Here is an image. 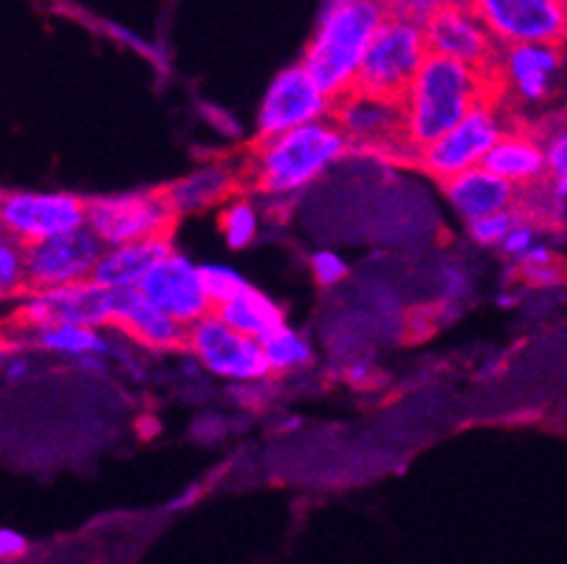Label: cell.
I'll list each match as a JSON object with an SVG mask.
<instances>
[{"label": "cell", "instance_id": "1", "mask_svg": "<svg viewBox=\"0 0 567 564\" xmlns=\"http://www.w3.org/2000/svg\"><path fill=\"white\" fill-rule=\"evenodd\" d=\"M350 153L348 139L331 119L300 124L255 144L240 170V186L266 201H286L306 193Z\"/></svg>", "mask_w": 567, "mask_h": 564}, {"label": "cell", "instance_id": "2", "mask_svg": "<svg viewBox=\"0 0 567 564\" xmlns=\"http://www.w3.org/2000/svg\"><path fill=\"white\" fill-rule=\"evenodd\" d=\"M503 93L499 74H486L441 54H426L421 69L401 96L404 107V144L415 153L461 122L483 96Z\"/></svg>", "mask_w": 567, "mask_h": 564}, {"label": "cell", "instance_id": "3", "mask_svg": "<svg viewBox=\"0 0 567 564\" xmlns=\"http://www.w3.org/2000/svg\"><path fill=\"white\" fill-rule=\"evenodd\" d=\"M384 18V0H342L319 14L302 65L331 100L355 85V71Z\"/></svg>", "mask_w": 567, "mask_h": 564}, {"label": "cell", "instance_id": "4", "mask_svg": "<svg viewBox=\"0 0 567 564\" xmlns=\"http://www.w3.org/2000/svg\"><path fill=\"white\" fill-rule=\"evenodd\" d=\"M503 93H488L483 96L466 116L450 131L421 147L415 153L417 167L430 173L435 181H446L463 170L481 167L488 150L494 147L499 136L505 133L503 105H499Z\"/></svg>", "mask_w": 567, "mask_h": 564}, {"label": "cell", "instance_id": "5", "mask_svg": "<svg viewBox=\"0 0 567 564\" xmlns=\"http://www.w3.org/2000/svg\"><path fill=\"white\" fill-rule=\"evenodd\" d=\"M426 54L424 29L384 18L364 51L353 88L401 100Z\"/></svg>", "mask_w": 567, "mask_h": 564}, {"label": "cell", "instance_id": "6", "mask_svg": "<svg viewBox=\"0 0 567 564\" xmlns=\"http://www.w3.org/2000/svg\"><path fill=\"white\" fill-rule=\"evenodd\" d=\"M178 221L164 189L144 193L105 195L87 201L85 226L100 237L102 246L147 240V237L169 235Z\"/></svg>", "mask_w": 567, "mask_h": 564}, {"label": "cell", "instance_id": "7", "mask_svg": "<svg viewBox=\"0 0 567 564\" xmlns=\"http://www.w3.org/2000/svg\"><path fill=\"white\" fill-rule=\"evenodd\" d=\"M184 350H189L206 372H213L215 379H224L229 384H255V381L271 379L260 341L237 334L215 314H206L198 322L189 325L184 336Z\"/></svg>", "mask_w": 567, "mask_h": 564}, {"label": "cell", "instance_id": "8", "mask_svg": "<svg viewBox=\"0 0 567 564\" xmlns=\"http://www.w3.org/2000/svg\"><path fill=\"white\" fill-rule=\"evenodd\" d=\"M328 119L342 131L350 150L410 153L404 144V107L393 96L350 88L333 100Z\"/></svg>", "mask_w": 567, "mask_h": 564}, {"label": "cell", "instance_id": "9", "mask_svg": "<svg viewBox=\"0 0 567 564\" xmlns=\"http://www.w3.org/2000/svg\"><path fill=\"white\" fill-rule=\"evenodd\" d=\"M497 45L565 43V0H463Z\"/></svg>", "mask_w": 567, "mask_h": 564}, {"label": "cell", "instance_id": "10", "mask_svg": "<svg viewBox=\"0 0 567 564\" xmlns=\"http://www.w3.org/2000/svg\"><path fill=\"white\" fill-rule=\"evenodd\" d=\"M85 215L87 201L74 193H0V229L23 246L82 229Z\"/></svg>", "mask_w": 567, "mask_h": 564}, {"label": "cell", "instance_id": "11", "mask_svg": "<svg viewBox=\"0 0 567 564\" xmlns=\"http://www.w3.org/2000/svg\"><path fill=\"white\" fill-rule=\"evenodd\" d=\"M113 291L102 288L94 279H82L71 286L25 291L18 305L14 325L40 328V325H85V328H111Z\"/></svg>", "mask_w": 567, "mask_h": 564}, {"label": "cell", "instance_id": "12", "mask_svg": "<svg viewBox=\"0 0 567 564\" xmlns=\"http://www.w3.org/2000/svg\"><path fill=\"white\" fill-rule=\"evenodd\" d=\"M333 100L317 85L306 65H291L280 71L266 88V96L257 111V139L277 136L300 124L322 122L331 116Z\"/></svg>", "mask_w": 567, "mask_h": 564}, {"label": "cell", "instance_id": "13", "mask_svg": "<svg viewBox=\"0 0 567 564\" xmlns=\"http://www.w3.org/2000/svg\"><path fill=\"white\" fill-rule=\"evenodd\" d=\"M102 248L105 246L100 243V237L87 226L69 232V235L25 246V283H29V291H43V288H60L91 279Z\"/></svg>", "mask_w": 567, "mask_h": 564}, {"label": "cell", "instance_id": "14", "mask_svg": "<svg viewBox=\"0 0 567 564\" xmlns=\"http://www.w3.org/2000/svg\"><path fill=\"white\" fill-rule=\"evenodd\" d=\"M136 291L158 310H164L169 319L182 322L184 328L198 322L206 314H213V302L206 297L204 279H200V266H195L189 257L178 255L175 248L144 274Z\"/></svg>", "mask_w": 567, "mask_h": 564}, {"label": "cell", "instance_id": "15", "mask_svg": "<svg viewBox=\"0 0 567 564\" xmlns=\"http://www.w3.org/2000/svg\"><path fill=\"white\" fill-rule=\"evenodd\" d=\"M426 49L432 54L450 57V60L472 65L477 71L494 74L497 71L499 49L486 25L477 20V14L463 3V0H446L441 12L424 25Z\"/></svg>", "mask_w": 567, "mask_h": 564}, {"label": "cell", "instance_id": "16", "mask_svg": "<svg viewBox=\"0 0 567 564\" xmlns=\"http://www.w3.org/2000/svg\"><path fill=\"white\" fill-rule=\"evenodd\" d=\"M561 71V45L519 43L503 45L497 60L499 88L523 105H545L554 100Z\"/></svg>", "mask_w": 567, "mask_h": 564}, {"label": "cell", "instance_id": "17", "mask_svg": "<svg viewBox=\"0 0 567 564\" xmlns=\"http://www.w3.org/2000/svg\"><path fill=\"white\" fill-rule=\"evenodd\" d=\"M111 328L122 330L127 339L147 350H184V336L187 328L182 322L169 319L164 310L147 302L136 288H122L113 291V319Z\"/></svg>", "mask_w": 567, "mask_h": 564}, {"label": "cell", "instance_id": "18", "mask_svg": "<svg viewBox=\"0 0 567 564\" xmlns=\"http://www.w3.org/2000/svg\"><path fill=\"white\" fill-rule=\"evenodd\" d=\"M483 167L517 186V189H530V186L543 184L545 175H548L543 139H539V133H530L525 127H505L503 136L494 142V147L483 158Z\"/></svg>", "mask_w": 567, "mask_h": 564}, {"label": "cell", "instance_id": "19", "mask_svg": "<svg viewBox=\"0 0 567 564\" xmlns=\"http://www.w3.org/2000/svg\"><path fill=\"white\" fill-rule=\"evenodd\" d=\"M443 195L452 204V209L463 217V221H474V217L494 215L508 206L517 204L519 189L503 181L499 175L488 173L486 167H472L463 173L452 175V178L441 181Z\"/></svg>", "mask_w": 567, "mask_h": 564}, {"label": "cell", "instance_id": "20", "mask_svg": "<svg viewBox=\"0 0 567 564\" xmlns=\"http://www.w3.org/2000/svg\"><path fill=\"white\" fill-rule=\"evenodd\" d=\"M167 252H173L169 235L147 237V240L118 243V246L102 248L91 279L100 283L107 291H122V288H136L142 277L162 260Z\"/></svg>", "mask_w": 567, "mask_h": 564}, {"label": "cell", "instance_id": "21", "mask_svg": "<svg viewBox=\"0 0 567 564\" xmlns=\"http://www.w3.org/2000/svg\"><path fill=\"white\" fill-rule=\"evenodd\" d=\"M111 341L100 328H85V325L56 322L40 325V328H20L14 325V336H9L7 350H40V353L60 356V359L76 361L87 353H111Z\"/></svg>", "mask_w": 567, "mask_h": 564}, {"label": "cell", "instance_id": "22", "mask_svg": "<svg viewBox=\"0 0 567 564\" xmlns=\"http://www.w3.org/2000/svg\"><path fill=\"white\" fill-rule=\"evenodd\" d=\"M237 186H240V170L229 167V164H209V167L193 170L189 175L169 184L164 193H167L175 215L182 217L224 204L237 193Z\"/></svg>", "mask_w": 567, "mask_h": 564}, {"label": "cell", "instance_id": "23", "mask_svg": "<svg viewBox=\"0 0 567 564\" xmlns=\"http://www.w3.org/2000/svg\"><path fill=\"white\" fill-rule=\"evenodd\" d=\"M215 317L220 322H226L229 328H235L237 334L251 336V339L262 341L271 330H277L280 325H286V314H282L280 305L268 294L257 291V288L246 286L229 297L226 302L215 305L213 308Z\"/></svg>", "mask_w": 567, "mask_h": 564}, {"label": "cell", "instance_id": "24", "mask_svg": "<svg viewBox=\"0 0 567 564\" xmlns=\"http://www.w3.org/2000/svg\"><path fill=\"white\" fill-rule=\"evenodd\" d=\"M260 348L271 376H288V372L302 370V367H308L313 361L311 339L306 334H300V330L288 328V325H280L277 330H271L260 341Z\"/></svg>", "mask_w": 567, "mask_h": 564}, {"label": "cell", "instance_id": "25", "mask_svg": "<svg viewBox=\"0 0 567 564\" xmlns=\"http://www.w3.org/2000/svg\"><path fill=\"white\" fill-rule=\"evenodd\" d=\"M220 235L226 237L229 248H246L260 235V209L246 195H231L224 201L218 212Z\"/></svg>", "mask_w": 567, "mask_h": 564}, {"label": "cell", "instance_id": "26", "mask_svg": "<svg viewBox=\"0 0 567 564\" xmlns=\"http://www.w3.org/2000/svg\"><path fill=\"white\" fill-rule=\"evenodd\" d=\"M29 291L25 283V246L14 240L9 232L0 229V302L23 297Z\"/></svg>", "mask_w": 567, "mask_h": 564}, {"label": "cell", "instance_id": "27", "mask_svg": "<svg viewBox=\"0 0 567 564\" xmlns=\"http://www.w3.org/2000/svg\"><path fill=\"white\" fill-rule=\"evenodd\" d=\"M523 217H528L523 212V206L514 204L508 206V209L503 212H494V215H483V217H474V221H468V237H472L477 246L483 248H499V243L505 240V235L514 229V226L523 221Z\"/></svg>", "mask_w": 567, "mask_h": 564}, {"label": "cell", "instance_id": "28", "mask_svg": "<svg viewBox=\"0 0 567 564\" xmlns=\"http://www.w3.org/2000/svg\"><path fill=\"white\" fill-rule=\"evenodd\" d=\"M517 266L530 286H556L559 283V257L543 237L519 257Z\"/></svg>", "mask_w": 567, "mask_h": 564}, {"label": "cell", "instance_id": "29", "mask_svg": "<svg viewBox=\"0 0 567 564\" xmlns=\"http://www.w3.org/2000/svg\"><path fill=\"white\" fill-rule=\"evenodd\" d=\"M543 153H545V181L554 186L556 193L567 195V133L565 122H556V127H550L548 133H543Z\"/></svg>", "mask_w": 567, "mask_h": 564}, {"label": "cell", "instance_id": "30", "mask_svg": "<svg viewBox=\"0 0 567 564\" xmlns=\"http://www.w3.org/2000/svg\"><path fill=\"white\" fill-rule=\"evenodd\" d=\"M200 279H204L206 297H209L213 308H215V305L226 302L229 297H235L240 288L249 286L244 274L235 271V268H229V266H218V263L200 266Z\"/></svg>", "mask_w": 567, "mask_h": 564}, {"label": "cell", "instance_id": "31", "mask_svg": "<svg viewBox=\"0 0 567 564\" xmlns=\"http://www.w3.org/2000/svg\"><path fill=\"white\" fill-rule=\"evenodd\" d=\"M443 3H446V0H384V12L386 18L424 29V25L441 12Z\"/></svg>", "mask_w": 567, "mask_h": 564}, {"label": "cell", "instance_id": "32", "mask_svg": "<svg viewBox=\"0 0 567 564\" xmlns=\"http://www.w3.org/2000/svg\"><path fill=\"white\" fill-rule=\"evenodd\" d=\"M311 274L322 288H337L350 277V266L339 252L319 248V252L311 255Z\"/></svg>", "mask_w": 567, "mask_h": 564}, {"label": "cell", "instance_id": "33", "mask_svg": "<svg viewBox=\"0 0 567 564\" xmlns=\"http://www.w3.org/2000/svg\"><path fill=\"white\" fill-rule=\"evenodd\" d=\"M536 240H539V224L530 221V217H523V221H519V224L505 235V240L499 243V252H503L508 260L517 263Z\"/></svg>", "mask_w": 567, "mask_h": 564}, {"label": "cell", "instance_id": "34", "mask_svg": "<svg viewBox=\"0 0 567 564\" xmlns=\"http://www.w3.org/2000/svg\"><path fill=\"white\" fill-rule=\"evenodd\" d=\"M29 372H32V359L25 356V350H3V359H0V376L3 379L18 384Z\"/></svg>", "mask_w": 567, "mask_h": 564}, {"label": "cell", "instance_id": "35", "mask_svg": "<svg viewBox=\"0 0 567 564\" xmlns=\"http://www.w3.org/2000/svg\"><path fill=\"white\" fill-rule=\"evenodd\" d=\"M29 553V540L14 527H0V562H18Z\"/></svg>", "mask_w": 567, "mask_h": 564}, {"label": "cell", "instance_id": "36", "mask_svg": "<svg viewBox=\"0 0 567 564\" xmlns=\"http://www.w3.org/2000/svg\"><path fill=\"white\" fill-rule=\"evenodd\" d=\"M74 365L80 367L82 372H87V376H105V370H107V361H105V356H102V353L80 356Z\"/></svg>", "mask_w": 567, "mask_h": 564}, {"label": "cell", "instance_id": "37", "mask_svg": "<svg viewBox=\"0 0 567 564\" xmlns=\"http://www.w3.org/2000/svg\"><path fill=\"white\" fill-rule=\"evenodd\" d=\"M195 500H198V491H193V489H189L187 494H184V496H178V500H175V503H173V511H182L184 505L195 503Z\"/></svg>", "mask_w": 567, "mask_h": 564}]
</instances>
